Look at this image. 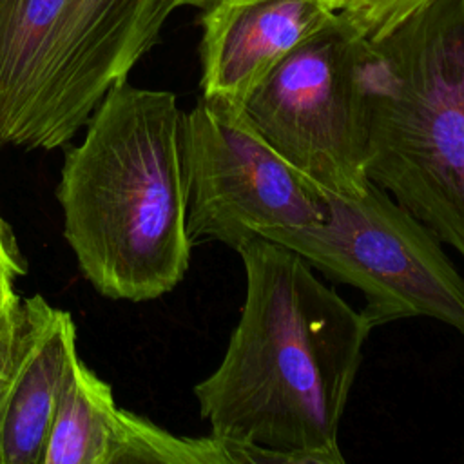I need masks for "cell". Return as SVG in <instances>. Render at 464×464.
I'll use <instances>...</instances> for the list:
<instances>
[{"mask_svg":"<svg viewBox=\"0 0 464 464\" xmlns=\"http://www.w3.org/2000/svg\"><path fill=\"white\" fill-rule=\"evenodd\" d=\"M245 301L225 355L194 386L210 435L250 464H343L339 428L373 330L292 248H236Z\"/></svg>","mask_w":464,"mask_h":464,"instance_id":"cell-1","label":"cell"},{"mask_svg":"<svg viewBox=\"0 0 464 464\" xmlns=\"http://www.w3.org/2000/svg\"><path fill=\"white\" fill-rule=\"evenodd\" d=\"M169 91L114 85L65 154L63 236L105 297L143 303L174 290L190 263L179 129Z\"/></svg>","mask_w":464,"mask_h":464,"instance_id":"cell-2","label":"cell"},{"mask_svg":"<svg viewBox=\"0 0 464 464\" xmlns=\"http://www.w3.org/2000/svg\"><path fill=\"white\" fill-rule=\"evenodd\" d=\"M368 178L464 257V0H428L362 62Z\"/></svg>","mask_w":464,"mask_h":464,"instance_id":"cell-3","label":"cell"},{"mask_svg":"<svg viewBox=\"0 0 464 464\" xmlns=\"http://www.w3.org/2000/svg\"><path fill=\"white\" fill-rule=\"evenodd\" d=\"M323 194V221L261 237L292 248L326 279L361 290L372 328L430 317L464 335V276L437 234L373 181L355 196Z\"/></svg>","mask_w":464,"mask_h":464,"instance_id":"cell-4","label":"cell"},{"mask_svg":"<svg viewBox=\"0 0 464 464\" xmlns=\"http://www.w3.org/2000/svg\"><path fill=\"white\" fill-rule=\"evenodd\" d=\"M366 40L339 14L297 45L254 89L243 112L304 178L326 192L355 196L370 183Z\"/></svg>","mask_w":464,"mask_h":464,"instance_id":"cell-5","label":"cell"},{"mask_svg":"<svg viewBox=\"0 0 464 464\" xmlns=\"http://www.w3.org/2000/svg\"><path fill=\"white\" fill-rule=\"evenodd\" d=\"M179 149L192 245L218 241L236 250L270 230L326 216L323 188L290 165L243 109L201 96L181 116Z\"/></svg>","mask_w":464,"mask_h":464,"instance_id":"cell-6","label":"cell"},{"mask_svg":"<svg viewBox=\"0 0 464 464\" xmlns=\"http://www.w3.org/2000/svg\"><path fill=\"white\" fill-rule=\"evenodd\" d=\"M174 0H67L49 54L31 149L65 145L158 42Z\"/></svg>","mask_w":464,"mask_h":464,"instance_id":"cell-7","label":"cell"},{"mask_svg":"<svg viewBox=\"0 0 464 464\" xmlns=\"http://www.w3.org/2000/svg\"><path fill=\"white\" fill-rule=\"evenodd\" d=\"M44 464H248V457L214 435H174L120 408L111 386L74 350Z\"/></svg>","mask_w":464,"mask_h":464,"instance_id":"cell-8","label":"cell"},{"mask_svg":"<svg viewBox=\"0 0 464 464\" xmlns=\"http://www.w3.org/2000/svg\"><path fill=\"white\" fill-rule=\"evenodd\" d=\"M335 18L326 0H216L201 16V96L243 109L283 58Z\"/></svg>","mask_w":464,"mask_h":464,"instance_id":"cell-9","label":"cell"},{"mask_svg":"<svg viewBox=\"0 0 464 464\" xmlns=\"http://www.w3.org/2000/svg\"><path fill=\"white\" fill-rule=\"evenodd\" d=\"M67 0H0V143L31 149L42 83Z\"/></svg>","mask_w":464,"mask_h":464,"instance_id":"cell-10","label":"cell"},{"mask_svg":"<svg viewBox=\"0 0 464 464\" xmlns=\"http://www.w3.org/2000/svg\"><path fill=\"white\" fill-rule=\"evenodd\" d=\"M74 350V321L58 308L9 402L0 439V464H44L65 368Z\"/></svg>","mask_w":464,"mask_h":464,"instance_id":"cell-11","label":"cell"},{"mask_svg":"<svg viewBox=\"0 0 464 464\" xmlns=\"http://www.w3.org/2000/svg\"><path fill=\"white\" fill-rule=\"evenodd\" d=\"M58 308L42 295L18 297L0 326V439L16 384Z\"/></svg>","mask_w":464,"mask_h":464,"instance_id":"cell-12","label":"cell"},{"mask_svg":"<svg viewBox=\"0 0 464 464\" xmlns=\"http://www.w3.org/2000/svg\"><path fill=\"white\" fill-rule=\"evenodd\" d=\"M332 9L364 40L384 36L428 0H326Z\"/></svg>","mask_w":464,"mask_h":464,"instance_id":"cell-13","label":"cell"},{"mask_svg":"<svg viewBox=\"0 0 464 464\" xmlns=\"http://www.w3.org/2000/svg\"><path fill=\"white\" fill-rule=\"evenodd\" d=\"M25 274V259L18 248L13 230L0 216V281H16Z\"/></svg>","mask_w":464,"mask_h":464,"instance_id":"cell-14","label":"cell"},{"mask_svg":"<svg viewBox=\"0 0 464 464\" xmlns=\"http://www.w3.org/2000/svg\"><path fill=\"white\" fill-rule=\"evenodd\" d=\"M20 295L14 292V283L13 281H0V326L2 321L11 308V304L18 299Z\"/></svg>","mask_w":464,"mask_h":464,"instance_id":"cell-15","label":"cell"},{"mask_svg":"<svg viewBox=\"0 0 464 464\" xmlns=\"http://www.w3.org/2000/svg\"><path fill=\"white\" fill-rule=\"evenodd\" d=\"M216 0H174L176 7L181 5H190V7H199V9H207L208 5H212Z\"/></svg>","mask_w":464,"mask_h":464,"instance_id":"cell-16","label":"cell"}]
</instances>
